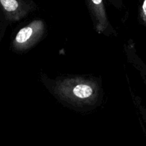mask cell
<instances>
[{
	"instance_id": "cell-1",
	"label": "cell",
	"mask_w": 146,
	"mask_h": 146,
	"mask_svg": "<svg viewBox=\"0 0 146 146\" xmlns=\"http://www.w3.org/2000/svg\"><path fill=\"white\" fill-rule=\"evenodd\" d=\"M55 95L62 100L75 106L96 103L100 95V87L95 80L72 77L58 80L53 87Z\"/></svg>"
},
{
	"instance_id": "cell-2",
	"label": "cell",
	"mask_w": 146,
	"mask_h": 146,
	"mask_svg": "<svg viewBox=\"0 0 146 146\" xmlns=\"http://www.w3.org/2000/svg\"><path fill=\"white\" fill-rule=\"evenodd\" d=\"M45 32V22L34 19L18 31L12 41V48L17 52L29 50L42 40Z\"/></svg>"
},
{
	"instance_id": "cell-3",
	"label": "cell",
	"mask_w": 146,
	"mask_h": 146,
	"mask_svg": "<svg viewBox=\"0 0 146 146\" xmlns=\"http://www.w3.org/2000/svg\"><path fill=\"white\" fill-rule=\"evenodd\" d=\"M33 0H0V8L6 20L16 22L25 19L37 9Z\"/></svg>"
},
{
	"instance_id": "cell-4",
	"label": "cell",
	"mask_w": 146,
	"mask_h": 146,
	"mask_svg": "<svg viewBox=\"0 0 146 146\" xmlns=\"http://www.w3.org/2000/svg\"><path fill=\"white\" fill-rule=\"evenodd\" d=\"M97 32L102 34L109 27L110 22L104 0H85Z\"/></svg>"
},
{
	"instance_id": "cell-5",
	"label": "cell",
	"mask_w": 146,
	"mask_h": 146,
	"mask_svg": "<svg viewBox=\"0 0 146 146\" xmlns=\"http://www.w3.org/2000/svg\"><path fill=\"white\" fill-rule=\"evenodd\" d=\"M140 16L144 23L146 25V0H143L141 9H140Z\"/></svg>"
},
{
	"instance_id": "cell-6",
	"label": "cell",
	"mask_w": 146,
	"mask_h": 146,
	"mask_svg": "<svg viewBox=\"0 0 146 146\" xmlns=\"http://www.w3.org/2000/svg\"><path fill=\"white\" fill-rule=\"evenodd\" d=\"M116 8H121L123 6V0H108Z\"/></svg>"
}]
</instances>
